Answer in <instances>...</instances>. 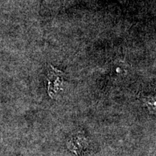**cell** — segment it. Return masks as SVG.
Listing matches in <instances>:
<instances>
[{"instance_id":"cell-1","label":"cell","mask_w":156,"mask_h":156,"mask_svg":"<svg viewBox=\"0 0 156 156\" xmlns=\"http://www.w3.org/2000/svg\"><path fill=\"white\" fill-rule=\"evenodd\" d=\"M49 67L47 74L48 93L51 98H54L62 90L64 75L51 65H49Z\"/></svg>"},{"instance_id":"cell-2","label":"cell","mask_w":156,"mask_h":156,"mask_svg":"<svg viewBox=\"0 0 156 156\" xmlns=\"http://www.w3.org/2000/svg\"><path fill=\"white\" fill-rule=\"evenodd\" d=\"M118 1H119V2H122L124 1V0H118Z\"/></svg>"}]
</instances>
